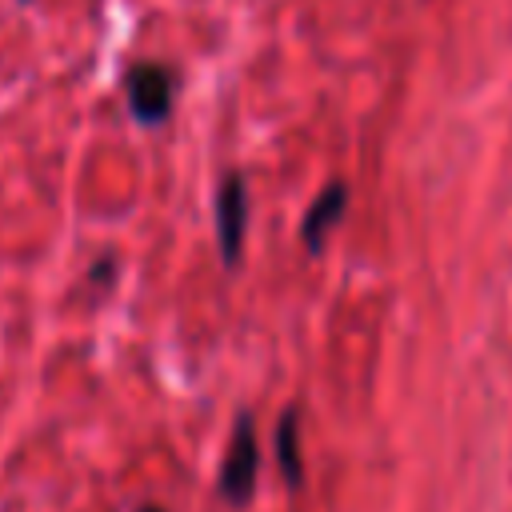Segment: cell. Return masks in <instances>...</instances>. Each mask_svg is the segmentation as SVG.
Wrapping results in <instances>:
<instances>
[{
  "instance_id": "obj_1",
  "label": "cell",
  "mask_w": 512,
  "mask_h": 512,
  "mask_svg": "<svg viewBox=\"0 0 512 512\" xmlns=\"http://www.w3.org/2000/svg\"><path fill=\"white\" fill-rule=\"evenodd\" d=\"M256 468H260L256 428H252V416L244 412V416H236V428H232V440H228V452L220 464V496L228 504H248L252 488H256Z\"/></svg>"
},
{
  "instance_id": "obj_2",
  "label": "cell",
  "mask_w": 512,
  "mask_h": 512,
  "mask_svg": "<svg viewBox=\"0 0 512 512\" xmlns=\"http://www.w3.org/2000/svg\"><path fill=\"white\" fill-rule=\"evenodd\" d=\"M244 232H248V184L240 172H228L216 188V240L220 260L232 268L244 256Z\"/></svg>"
},
{
  "instance_id": "obj_3",
  "label": "cell",
  "mask_w": 512,
  "mask_h": 512,
  "mask_svg": "<svg viewBox=\"0 0 512 512\" xmlns=\"http://www.w3.org/2000/svg\"><path fill=\"white\" fill-rule=\"evenodd\" d=\"M128 108L140 124H164L172 112V72L164 64H136L128 72Z\"/></svg>"
},
{
  "instance_id": "obj_4",
  "label": "cell",
  "mask_w": 512,
  "mask_h": 512,
  "mask_svg": "<svg viewBox=\"0 0 512 512\" xmlns=\"http://www.w3.org/2000/svg\"><path fill=\"white\" fill-rule=\"evenodd\" d=\"M344 204H348V188H344L340 180L324 184V192L312 200V208H308L304 220H300V240H304L308 252H320V248H324L328 232H332V228L340 224V216H344Z\"/></svg>"
},
{
  "instance_id": "obj_5",
  "label": "cell",
  "mask_w": 512,
  "mask_h": 512,
  "mask_svg": "<svg viewBox=\"0 0 512 512\" xmlns=\"http://www.w3.org/2000/svg\"><path fill=\"white\" fill-rule=\"evenodd\" d=\"M276 464L284 472L288 488H300L304 480V452H300V412L296 404H288L276 420Z\"/></svg>"
},
{
  "instance_id": "obj_6",
  "label": "cell",
  "mask_w": 512,
  "mask_h": 512,
  "mask_svg": "<svg viewBox=\"0 0 512 512\" xmlns=\"http://www.w3.org/2000/svg\"><path fill=\"white\" fill-rule=\"evenodd\" d=\"M108 268H112L108 260H96L92 264V284H108Z\"/></svg>"
},
{
  "instance_id": "obj_7",
  "label": "cell",
  "mask_w": 512,
  "mask_h": 512,
  "mask_svg": "<svg viewBox=\"0 0 512 512\" xmlns=\"http://www.w3.org/2000/svg\"><path fill=\"white\" fill-rule=\"evenodd\" d=\"M136 512H164L160 504H144V508H136Z\"/></svg>"
}]
</instances>
